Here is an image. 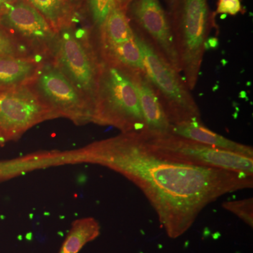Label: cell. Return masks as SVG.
<instances>
[{
  "label": "cell",
  "mask_w": 253,
  "mask_h": 253,
  "mask_svg": "<svg viewBox=\"0 0 253 253\" xmlns=\"http://www.w3.org/2000/svg\"><path fill=\"white\" fill-rule=\"evenodd\" d=\"M97 47L117 46L135 38L126 11L113 6L102 28L97 33Z\"/></svg>",
  "instance_id": "cell-14"
},
{
  "label": "cell",
  "mask_w": 253,
  "mask_h": 253,
  "mask_svg": "<svg viewBox=\"0 0 253 253\" xmlns=\"http://www.w3.org/2000/svg\"><path fill=\"white\" fill-rule=\"evenodd\" d=\"M44 61L38 58L0 55V89L31 84Z\"/></svg>",
  "instance_id": "cell-13"
},
{
  "label": "cell",
  "mask_w": 253,
  "mask_h": 253,
  "mask_svg": "<svg viewBox=\"0 0 253 253\" xmlns=\"http://www.w3.org/2000/svg\"><path fill=\"white\" fill-rule=\"evenodd\" d=\"M169 20L181 73L190 90L196 87L209 36L216 27L215 14L208 0H172Z\"/></svg>",
  "instance_id": "cell-3"
},
{
  "label": "cell",
  "mask_w": 253,
  "mask_h": 253,
  "mask_svg": "<svg viewBox=\"0 0 253 253\" xmlns=\"http://www.w3.org/2000/svg\"><path fill=\"white\" fill-rule=\"evenodd\" d=\"M67 2L69 3L73 8L78 7L83 0H66Z\"/></svg>",
  "instance_id": "cell-23"
},
{
  "label": "cell",
  "mask_w": 253,
  "mask_h": 253,
  "mask_svg": "<svg viewBox=\"0 0 253 253\" xmlns=\"http://www.w3.org/2000/svg\"><path fill=\"white\" fill-rule=\"evenodd\" d=\"M139 133L153 149L173 161L253 175V158L216 149L172 133Z\"/></svg>",
  "instance_id": "cell-6"
},
{
  "label": "cell",
  "mask_w": 253,
  "mask_h": 253,
  "mask_svg": "<svg viewBox=\"0 0 253 253\" xmlns=\"http://www.w3.org/2000/svg\"><path fill=\"white\" fill-rule=\"evenodd\" d=\"M126 14L161 56L181 73L169 14L159 0H132Z\"/></svg>",
  "instance_id": "cell-10"
},
{
  "label": "cell",
  "mask_w": 253,
  "mask_h": 253,
  "mask_svg": "<svg viewBox=\"0 0 253 253\" xmlns=\"http://www.w3.org/2000/svg\"><path fill=\"white\" fill-rule=\"evenodd\" d=\"M222 207L226 211L235 214L240 219L245 221L248 225L253 227V199L229 201L222 204Z\"/></svg>",
  "instance_id": "cell-19"
},
{
  "label": "cell",
  "mask_w": 253,
  "mask_h": 253,
  "mask_svg": "<svg viewBox=\"0 0 253 253\" xmlns=\"http://www.w3.org/2000/svg\"><path fill=\"white\" fill-rule=\"evenodd\" d=\"M6 143V141L4 140V138L2 137V136L0 134V146H3Z\"/></svg>",
  "instance_id": "cell-24"
},
{
  "label": "cell",
  "mask_w": 253,
  "mask_h": 253,
  "mask_svg": "<svg viewBox=\"0 0 253 253\" xmlns=\"http://www.w3.org/2000/svg\"><path fill=\"white\" fill-rule=\"evenodd\" d=\"M246 12L240 0H217V9L214 14H229L236 16L239 13Z\"/></svg>",
  "instance_id": "cell-20"
},
{
  "label": "cell",
  "mask_w": 253,
  "mask_h": 253,
  "mask_svg": "<svg viewBox=\"0 0 253 253\" xmlns=\"http://www.w3.org/2000/svg\"><path fill=\"white\" fill-rule=\"evenodd\" d=\"M77 156L132 181L172 239L184 234L208 205L224 195L253 187V175L169 159L153 149L139 132L96 141Z\"/></svg>",
  "instance_id": "cell-1"
},
{
  "label": "cell",
  "mask_w": 253,
  "mask_h": 253,
  "mask_svg": "<svg viewBox=\"0 0 253 253\" xmlns=\"http://www.w3.org/2000/svg\"><path fill=\"white\" fill-rule=\"evenodd\" d=\"M136 84L145 123L144 131L161 134L171 133L172 123L166 114L157 91L145 72L137 73Z\"/></svg>",
  "instance_id": "cell-11"
},
{
  "label": "cell",
  "mask_w": 253,
  "mask_h": 253,
  "mask_svg": "<svg viewBox=\"0 0 253 253\" xmlns=\"http://www.w3.org/2000/svg\"><path fill=\"white\" fill-rule=\"evenodd\" d=\"M164 1H166V4H168V8L169 7V6H170L172 2V0H164Z\"/></svg>",
  "instance_id": "cell-25"
},
{
  "label": "cell",
  "mask_w": 253,
  "mask_h": 253,
  "mask_svg": "<svg viewBox=\"0 0 253 253\" xmlns=\"http://www.w3.org/2000/svg\"><path fill=\"white\" fill-rule=\"evenodd\" d=\"M57 118L30 84L0 89V134L16 141L36 125Z\"/></svg>",
  "instance_id": "cell-9"
},
{
  "label": "cell",
  "mask_w": 253,
  "mask_h": 253,
  "mask_svg": "<svg viewBox=\"0 0 253 253\" xmlns=\"http://www.w3.org/2000/svg\"><path fill=\"white\" fill-rule=\"evenodd\" d=\"M86 4L91 24L98 33L115 5L114 0H86Z\"/></svg>",
  "instance_id": "cell-18"
},
{
  "label": "cell",
  "mask_w": 253,
  "mask_h": 253,
  "mask_svg": "<svg viewBox=\"0 0 253 253\" xmlns=\"http://www.w3.org/2000/svg\"><path fill=\"white\" fill-rule=\"evenodd\" d=\"M0 55H11V56L34 57L42 59L36 56L26 46L16 41L14 37L11 36L1 25H0Z\"/></svg>",
  "instance_id": "cell-17"
},
{
  "label": "cell",
  "mask_w": 253,
  "mask_h": 253,
  "mask_svg": "<svg viewBox=\"0 0 253 253\" xmlns=\"http://www.w3.org/2000/svg\"><path fill=\"white\" fill-rule=\"evenodd\" d=\"M132 0H114V4L118 7L126 11L128 5Z\"/></svg>",
  "instance_id": "cell-21"
},
{
  "label": "cell",
  "mask_w": 253,
  "mask_h": 253,
  "mask_svg": "<svg viewBox=\"0 0 253 253\" xmlns=\"http://www.w3.org/2000/svg\"><path fill=\"white\" fill-rule=\"evenodd\" d=\"M52 62L94 106L100 58L89 30L75 23L60 30Z\"/></svg>",
  "instance_id": "cell-5"
},
{
  "label": "cell",
  "mask_w": 253,
  "mask_h": 253,
  "mask_svg": "<svg viewBox=\"0 0 253 253\" xmlns=\"http://www.w3.org/2000/svg\"><path fill=\"white\" fill-rule=\"evenodd\" d=\"M39 11L47 22L59 32L66 26L74 24L76 14L66 0H25Z\"/></svg>",
  "instance_id": "cell-15"
},
{
  "label": "cell",
  "mask_w": 253,
  "mask_h": 253,
  "mask_svg": "<svg viewBox=\"0 0 253 253\" xmlns=\"http://www.w3.org/2000/svg\"><path fill=\"white\" fill-rule=\"evenodd\" d=\"M144 59L145 73L157 91L172 125L201 121V111L180 73L166 61L151 41L134 29Z\"/></svg>",
  "instance_id": "cell-4"
},
{
  "label": "cell",
  "mask_w": 253,
  "mask_h": 253,
  "mask_svg": "<svg viewBox=\"0 0 253 253\" xmlns=\"http://www.w3.org/2000/svg\"><path fill=\"white\" fill-rule=\"evenodd\" d=\"M172 134L212 146L213 148L230 151L253 158V148L224 137L208 129L199 121L173 125Z\"/></svg>",
  "instance_id": "cell-12"
},
{
  "label": "cell",
  "mask_w": 253,
  "mask_h": 253,
  "mask_svg": "<svg viewBox=\"0 0 253 253\" xmlns=\"http://www.w3.org/2000/svg\"><path fill=\"white\" fill-rule=\"evenodd\" d=\"M15 1H16V0H0V15L2 14L5 10H6V8H7L10 4L14 2Z\"/></svg>",
  "instance_id": "cell-22"
},
{
  "label": "cell",
  "mask_w": 253,
  "mask_h": 253,
  "mask_svg": "<svg viewBox=\"0 0 253 253\" xmlns=\"http://www.w3.org/2000/svg\"><path fill=\"white\" fill-rule=\"evenodd\" d=\"M99 58L92 123L114 126L121 133L144 131L145 123L136 84L139 71Z\"/></svg>",
  "instance_id": "cell-2"
},
{
  "label": "cell",
  "mask_w": 253,
  "mask_h": 253,
  "mask_svg": "<svg viewBox=\"0 0 253 253\" xmlns=\"http://www.w3.org/2000/svg\"><path fill=\"white\" fill-rule=\"evenodd\" d=\"M99 234V223L94 218L78 219L73 223L59 253H78L84 245L97 238Z\"/></svg>",
  "instance_id": "cell-16"
},
{
  "label": "cell",
  "mask_w": 253,
  "mask_h": 253,
  "mask_svg": "<svg viewBox=\"0 0 253 253\" xmlns=\"http://www.w3.org/2000/svg\"><path fill=\"white\" fill-rule=\"evenodd\" d=\"M30 85L56 117L68 118L79 126L92 123V103L52 61L43 63Z\"/></svg>",
  "instance_id": "cell-7"
},
{
  "label": "cell",
  "mask_w": 253,
  "mask_h": 253,
  "mask_svg": "<svg viewBox=\"0 0 253 253\" xmlns=\"http://www.w3.org/2000/svg\"><path fill=\"white\" fill-rule=\"evenodd\" d=\"M0 25L36 56L52 61L59 32L27 1L16 0L10 4L0 15Z\"/></svg>",
  "instance_id": "cell-8"
}]
</instances>
